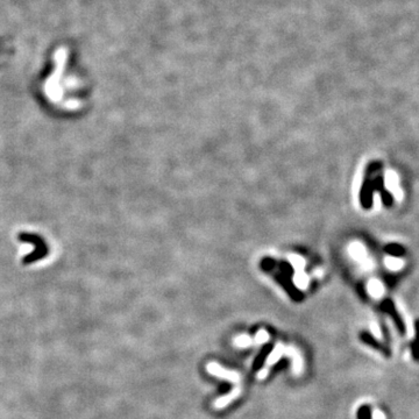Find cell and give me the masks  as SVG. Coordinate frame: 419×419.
Listing matches in <instances>:
<instances>
[{
    "instance_id": "obj_1",
    "label": "cell",
    "mask_w": 419,
    "mask_h": 419,
    "mask_svg": "<svg viewBox=\"0 0 419 419\" xmlns=\"http://www.w3.org/2000/svg\"><path fill=\"white\" fill-rule=\"evenodd\" d=\"M375 192V189L373 186L372 177H365L364 182H362L361 189H360V204L364 210H370L373 207V194Z\"/></svg>"
},
{
    "instance_id": "obj_10",
    "label": "cell",
    "mask_w": 419,
    "mask_h": 419,
    "mask_svg": "<svg viewBox=\"0 0 419 419\" xmlns=\"http://www.w3.org/2000/svg\"><path fill=\"white\" fill-rule=\"evenodd\" d=\"M253 339L249 336L247 334H242V336H239L234 339V344L237 347L240 348H246V347H249V346L253 345Z\"/></svg>"
},
{
    "instance_id": "obj_7",
    "label": "cell",
    "mask_w": 419,
    "mask_h": 419,
    "mask_svg": "<svg viewBox=\"0 0 419 419\" xmlns=\"http://www.w3.org/2000/svg\"><path fill=\"white\" fill-rule=\"evenodd\" d=\"M383 250L388 255H392L394 258H401V256H404L406 253V249L402 245H398V243H388L385 245Z\"/></svg>"
},
{
    "instance_id": "obj_4",
    "label": "cell",
    "mask_w": 419,
    "mask_h": 419,
    "mask_svg": "<svg viewBox=\"0 0 419 419\" xmlns=\"http://www.w3.org/2000/svg\"><path fill=\"white\" fill-rule=\"evenodd\" d=\"M284 355L290 356L292 359V372H294L295 375H298V374L302 372L303 369V360L302 356L299 355L298 349H296L292 346H289L284 351Z\"/></svg>"
},
{
    "instance_id": "obj_9",
    "label": "cell",
    "mask_w": 419,
    "mask_h": 419,
    "mask_svg": "<svg viewBox=\"0 0 419 419\" xmlns=\"http://www.w3.org/2000/svg\"><path fill=\"white\" fill-rule=\"evenodd\" d=\"M372 182H373V186L375 191L377 192H382L385 188H384V176H383V173H378L376 175H374L372 177Z\"/></svg>"
},
{
    "instance_id": "obj_6",
    "label": "cell",
    "mask_w": 419,
    "mask_h": 419,
    "mask_svg": "<svg viewBox=\"0 0 419 419\" xmlns=\"http://www.w3.org/2000/svg\"><path fill=\"white\" fill-rule=\"evenodd\" d=\"M284 351H286V347H284V345L282 343L276 344L274 349H272L271 353L269 354V356L267 357L266 368H269L272 365H275L276 362L284 355Z\"/></svg>"
},
{
    "instance_id": "obj_2",
    "label": "cell",
    "mask_w": 419,
    "mask_h": 419,
    "mask_svg": "<svg viewBox=\"0 0 419 419\" xmlns=\"http://www.w3.org/2000/svg\"><path fill=\"white\" fill-rule=\"evenodd\" d=\"M207 372H209L211 375L230 381L231 383L238 384L240 382V375L238 373L233 372V370L222 368L221 366H219L217 364V362H210V364L207 365Z\"/></svg>"
},
{
    "instance_id": "obj_11",
    "label": "cell",
    "mask_w": 419,
    "mask_h": 419,
    "mask_svg": "<svg viewBox=\"0 0 419 419\" xmlns=\"http://www.w3.org/2000/svg\"><path fill=\"white\" fill-rule=\"evenodd\" d=\"M380 194H381V201L382 203H383V205L386 207V209H390V207L394 205L393 193L386 189H384L382 192H380Z\"/></svg>"
},
{
    "instance_id": "obj_8",
    "label": "cell",
    "mask_w": 419,
    "mask_h": 419,
    "mask_svg": "<svg viewBox=\"0 0 419 419\" xmlns=\"http://www.w3.org/2000/svg\"><path fill=\"white\" fill-rule=\"evenodd\" d=\"M382 169H383V163H382L381 161L376 160V161L369 162L367 166H366L365 177H373L374 175L381 173Z\"/></svg>"
},
{
    "instance_id": "obj_13",
    "label": "cell",
    "mask_w": 419,
    "mask_h": 419,
    "mask_svg": "<svg viewBox=\"0 0 419 419\" xmlns=\"http://www.w3.org/2000/svg\"><path fill=\"white\" fill-rule=\"evenodd\" d=\"M268 373H269V368L264 367L263 369H261L258 373V378H259V380H264V378L268 376Z\"/></svg>"
},
{
    "instance_id": "obj_12",
    "label": "cell",
    "mask_w": 419,
    "mask_h": 419,
    "mask_svg": "<svg viewBox=\"0 0 419 419\" xmlns=\"http://www.w3.org/2000/svg\"><path fill=\"white\" fill-rule=\"evenodd\" d=\"M269 333H268L266 329H260V331L256 333L255 337H254V344L256 345H262L264 343H267L268 340H269Z\"/></svg>"
},
{
    "instance_id": "obj_3",
    "label": "cell",
    "mask_w": 419,
    "mask_h": 419,
    "mask_svg": "<svg viewBox=\"0 0 419 419\" xmlns=\"http://www.w3.org/2000/svg\"><path fill=\"white\" fill-rule=\"evenodd\" d=\"M381 309H382V311H384L385 313H388L389 316H392V318L394 319L395 325H396L398 331H400L401 333H404L405 332L404 323H403L402 318L400 317V315H398V312L396 310V308H395L393 300H390L388 298L382 300Z\"/></svg>"
},
{
    "instance_id": "obj_5",
    "label": "cell",
    "mask_w": 419,
    "mask_h": 419,
    "mask_svg": "<svg viewBox=\"0 0 419 419\" xmlns=\"http://www.w3.org/2000/svg\"><path fill=\"white\" fill-rule=\"evenodd\" d=\"M240 394H241V389H240V386H237V388L232 390L230 394L224 395V396L219 397L218 400L214 402V408L215 409L225 408V406L229 405L230 403H232L234 400H237V398L240 396Z\"/></svg>"
}]
</instances>
